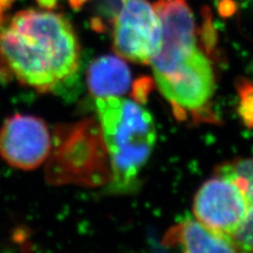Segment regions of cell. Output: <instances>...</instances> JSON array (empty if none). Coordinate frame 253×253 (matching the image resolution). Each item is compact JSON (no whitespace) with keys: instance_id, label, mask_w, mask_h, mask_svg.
I'll list each match as a JSON object with an SVG mask.
<instances>
[{"instance_id":"obj_5","label":"cell","mask_w":253,"mask_h":253,"mask_svg":"<svg viewBox=\"0 0 253 253\" xmlns=\"http://www.w3.org/2000/svg\"><path fill=\"white\" fill-rule=\"evenodd\" d=\"M161 36V18L154 3L149 0H121L113 27V45L121 57L151 63L160 50Z\"/></svg>"},{"instance_id":"obj_7","label":"cell","mask_w":253,"mask_h":253,"mask_svg":"<svg viewBox=\"0 0 253 253\" xmlns=\"http://www.w3.org/2000/svg\"><path fill=\"white\" fill-rule=\"evenodd\" d=\"M155 7L161 18V46L151 60L154 76L169 73L197 47L194 14L187 0H158Z\"/></svg>"},{"instance_id":"obj_10","label":"cell","mask_w":253,"mask_h":253,"mask_svg":"<svg viewBox=\"0 0 253 253\" xmlns=\"http://www.w3.org/2000/svg\"><path fill=\"white\" fill-rule=\"evenodd\" d=\"M132 82L128 65L113 55L102 56L91 62L86 72V83L93 96L106 98L122 96L128 92Z\"/></svg>"},{"instance_id":"obj_14","label":"cell","mask_w":253,"mask_h":253,"mask_svg":"<svg viewBox=\"0 0 253 253\" xmlns=\"http://www.w3.org/2000/svg\"><path fill=\"white\" fill-rule=\"evenodd\" d=\"M14 1L15 0H0V28H1L4 12L9 9Z\"/></svg>"},{"instance_id":"obj_13","label":"cell","mask_w":253,"mask_h":253,"mask_svg":"<svg viewBox=\"0 0 253 253\" xmlns=\"http://www.w3.org/2000/svg\"><path fill=\"white\" fill-rule=\"evenodd\" d=\"M230 240L236 251L253 252V211L249 210L246 219Z\"/></svg>"},{"instance_id":"obj_6","label":"cell","mask_w":253,"mask_h":253,"mask_svg":"<svg viewBox=\"0 0 253 253\" xmlns=\"http://www.w3.org/2000/svg\"><path fill=\"white\" fill-rule=\"evenodd\" d=\"M249 209L242 188L234 180L219 174L206 181L194 197L196 219L229 240L246 219Z\"/></svg>"},{"instance_id":"obj_1","label":"cell","mask_w":253,"mask_h":253,"mask_svg":"<svg viewBox=\"0 0 253 253\" xmlns=\"http://www.w3.org/2000/svg\"><path fill=\"white\" fill-rule=\"evenodd\" d=\"M79 42L70 21L50 10H25L0 28V58L18 81L49 92L72 77Z\"/></svg>"},{"instance_id":"obj_8","label":"cell","mask_w":253,"mask_h":253,"mask_svg":"<svg viewBox=\"0 0 253 253\" xmlns=\"http://www.w3.org/2000/svg\"><path fill=\"white\" fill-rule=\"evenodd\" d=\"M51 150L50 130L39 117L14 114L0 128V156L15 169L28 171L38 168Z\"/></svg>"},{"instance_id":"obj_12","label":"cell","mask_w":253,"mask_h":253,"mask_svg":"<svg viewBox=\"0 0 253 253\" xmlns=\"http://www.w3.org/2000/svg\"><path fill=\"white\" fill-rule=\"evenodd\" d=\"M237 90L240 95L239 114L246 126L253 129V84L247 79H240Z\"/></svg>"},{"instance_id":"obj_9","label":"cell","mask_w":253,"mask_h":253,"mask_svg":"<svg viewBox=\"0 0 253 253\" xmlns=\"http://www.w3.org/2000/svg\"><path fill=\"white\" fill-rule=\"evenodd\" d=\"M163 244L189 253L236 251L230 240L213 232L200 220L193 218H186L169 229Z\"/></svg>"},{"instance_id":"obj_4","label":"cell","mask_w":253,"mask_h":253,"mask_svg":"<svg viewBox=\"0 0 253 253\" xmlns=\"http://www.w3.org/2000/svg\"><path fill=\"white\" fill-rule=\"evenodd\" d=\"M154 78L161 93L178 116L190 113L203 117L208 111L215 79L211 62L200 49L169 73Z\"/></svg>"},{"instance_id":"obj_2","label":"cell","mask_w":253,"mask_h":253,"mask_svg":"<svg viewBox=\"0 0 253 253\" xmlns=\"http://www.w3.org/2000/svg\"><path fill=\"white\" fill-rule=\"evenodd\" d=\"M99 126L108 151L116 191L134 185L152 153L156 126L151 113L122 96L96 98Z\"/></svg>"},{"instance_id":"obj_3","label":"cell","mask_w":253,"mask_h":253,"mask_svg":"<svg viewBox=\"0 0 253 253\" xmlns=\"http://www.w3.org/2000/svg\"><path fill=\"white\" fill-rule=\"evenodd\" d=\"M98 126L89 120L57 129L55 147L47 164L50 181L94 186L111 178L109 155Z\"/></svg>"},{"instance_id":"obj_11","label":"cell","mask_w":253,"mask_h":253,"mask_svg":"<svg viewBox=\"0 0 253 253\" xmlns=\"http://www.w3.org/2000/svg\"><path fill=\"white\" fill-rule=\"evenodd\" d=\"M215 173L234 180L242 188L248 200L249 210L253 211V157L220 165Z\"/></svg>"}]
</instances>
